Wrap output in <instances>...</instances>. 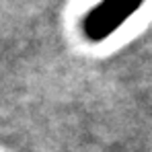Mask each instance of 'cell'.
Segmentation results:
<instances>
[{
	"label": "cell",
	"mask_w": 152,
	"mask_h": 152,
	"mask_svg": "<svg viewBox=\"0 0 152 152\" xmlns=\"http://www.w3.org/2000/svg\"><path fill=\"white\" fill-rule=\"evenodd\" d=\"M144 0H101L82 19V33L88 41H105L126 21H129Z\"/></svg>",
	"instance_id": "1"
}]
</instances>
